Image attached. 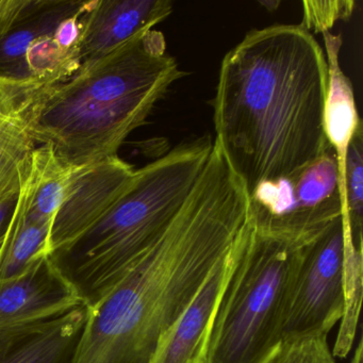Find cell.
<instances>
[{
    "label": "cell",
    "mask_w": 363,
    "mask_h": 363,
    "mask_svg": "<svg viewBox=\"0 0 363 363\" xmlns=\"http://www.w3.org/2000/svg\"><path fill=\"white\" fill-rule=\"evenodd\" d=\"M55 86L37 79L0 82V124L28 121L33 107Z\"/></svg>",
    "instance_id": "cell-18"
},
{
    "label": "cell",
    "mask_w": 363,
    "mask_h": 363,
    "mask_svg": "<svg viewBox=\"0 0 363 363\" xmlns=\"http://www.w3.org/2000/svg\"><path fill=\"white\" fill-rule=\"evenodd\" d=\"M18 195H20V193L0 199V250H1V246H3L4 241H5L6 233H7L12 214H13L14 209H16Z\"/></svg>",
    "instance_id": "cell-22"
},
{
    "label": "cell",
    "mask_w": 363,
    "mask_h": 363,
    "mask_svg": "<svg viewBox=\"0 0 363 363\" xmlns=\"http://www.w3.org/2000/svg\"><path fill=\"white\" fill-rule=\"evenodd\" d=\"M327 86L324 50L301 25L254 29L227 52L212 99L213 143L248 196L331 150L324 130Z\"/></svg>",
    "instance_id": "cell-2"
},
{
    "label": "cell",
    "mask_w": 363,
    "mask_h": 363,
    "mask_svg": "<svg viewBox=\"0 0 363 363\" xmlns=\"http://www.w3.org/2000/svg\"><path fill=\"white\" fill-rule=\"evenodd\" d=\"M52 225L39 224L27 218L18 195L1 250L0 280L22 275L50 255Z\"/></svg>",
    "instance_id": "cell-15"
},
{
    "label": "cell",
    "mask_w": 363,
    "mask_h": 363,
    "mask_svg": "<svg viewBox=\"0 0 363 363\" xmlns=\"http://www.w3.org/2000/svg\"><path fill=\"white\" fill-rule=\"evenodd\" d=\"M212 148L211 135H203L135 169L125 192L94 225L50 252V260L86 309L124 279L164 235Z\"/></svg>",
    "instance_id": "cell-4"
},
{
    "label": "cell",
    "mask_w": 363,
    "mask_h": 363,
    "mask_svg": "<svg viewBox=\"0 0 363 363\" xmlns=\"http://www.w3.org/2000/svg\"><path fill=\"white\" fill-rule=\"evenodd\" d=\"M342 218L335 152L292 175L258 184L248 196L247 222L255 230L303 247Z\"/></svg>",
    "instance_id": "cell-6"
},
{
    "label": "cell",
    "mask_w": 363,
    "mask_h": 363,
    "mask_svg": "<svg viewBox=\"0 0 363 363\" xmlns=\"http://www.w3.org/2000/svg\"><path fill=\"white\" fill-rule=\"evenodd\" d=\"M86 1L39 0L37 8L0 39V77L29 79L25 71V57L40 38L52 35L62 21L84 7Z\"/></svg>",
    "instance_id": "cell-14"
},
{
    "label": "cell",
    "mask_w": 363,
    "mask_h": 363,
    "mask_svg": "<svg viewBox=\"0 0 363 363\" xmlns=\"http://www.w3.org/2000/svg\"><path fill=\"white\" fill-rule=\"evenodd\" d=\"M173 12L171 0H93L82 16L79 67L103 58Z\"/></svg>",
    "instance_id": "cell-11"
},
{
    "label": "cell",
    "mask_w": 363,
    "mask_h": 363,
    "mask_svg": "<svg viewBox=\"0 0 363 363\" xmlns=\"http://www.w3.org/2000/svg\"><path fill=\"white\" fill-rule=\"evenodd\" d=\"M269 363H335L328 335H311L282 343Z\"/></svg>",
    "instance_id": "cell-20"
},
{
    "label": "cell",
    "mask_w": 363,
    "mask_h": 363,
    "mask_svg": "<svg viewBox=\"0 0 363 363\" xmlns=\"http://www.w3.org/2000/svg\"><path fill=\"white\" fill-rule=\"evenodd\" d=\"M325 56L328 67V86L324 108V130L329 146L335 152L339 174V191L342 205V224L348 227L345 199V164L348 146L362 129L352 82L340 65L341 35L322 33Z\"/></svg>",
    "instance_id": "cell-13"
},
{
    "label": "cell",
    "mask_w": 363,
    "mask_h": 363,
    "mask_svg": "<svg viewBox=\"0 0 363 363\" xmlns=\"http://www.w3.org/2000/svg\"><path fill=\"white\" fill-rule=\"evenodd\" d=\"M135 173L133 165L118 156L73 167L67 196L52 222L50 252L94 225L120 199Z\"/></svg>",
    "instance_id": "cell-8"
},
{
    "label": "cell",
    "mask_w": 363,
    "mask_h": 363,
    "mask_svg": "<svg viewBox=\"0 0 363 363\" xmlns=\"http://www.w3.org/2000/svg\"><path fill=\"white\" fill-rule=\"evenodd\" d=\"M35 147L27 126L0 142V199L20 193Z\"/></svg>",
    "instance_id": "cell-16"
},
{
    "label": "cell",
    "mask_w": 363,
    "mask_h": 363,
    "mask_svg": "<svg viewBox=\"0 0 363 363\" xmlns=\"http://www.w3.org/2000/svg\"><path fill=\"white\" fill-rule=\"evenodd\" d=\"M342 218L301 250L284 318V342L326 335L343 315Z\"/></svg>",
    "instance_id": "cell-7"
},
{
    "label": "cell",
    "mask_w": 363,
    "mask_h": 363,
    "mask_svg": "<svg viewBox=\"0 0 363 363\" xmlns=\"http://www.w3.org/2000/svg\"><path fill=\"white\" fill-rule=\"evenodd\" d=\"M245 225L199 294L161 340L150 363H207L214 318L241 255Z\"/></svg>",
    "instance_id": "cell-9"
},
{
    "label": "cell",
    "mask_w": 363,
    "mask_h": 363,
    "mask_svg": "<svg viewBox=\"0 0 363 363\" xmlns=\"http://www.w3.org/2000/svg\"><path fill=\"white\" fill-rule=\"evenodd\" d=\"M39 0H0V39L37 8Z\"/></svg>",
    "instance_id": "cell-21"
},
{
    "label": "cell",
    "mask_w": 363,
    "mask_h": 363,
    "mask_svg": "<svg viewBox=\"0 0 363 363\" xmlns=\"http://www.w3.org/2000/svg\"><path fill=\"white\" fill-rule=\"evenodd\" d=\"M80 306L50 255L22 275L0 280V331L45 322Z\"/></svg>",
    "instance_id": "cell-10"
},
{
    "label": "cell",
    "mask_w": 363,
    "mask_h": 363,
    "mask_svg": "<svg viewBox=\"0 0 363 363\" xmlns=\"http://www.w3.org/2000/svg\"><path fill=\"white\" fill-rule=\"evenodd\" d=\"M301 26L313 33H329L339 21H346L354 10L352 0H303Z\"/></svg>",
    "instance_id": "cell-19"
},
{
    "label": "cell",
    "mask_w": 363,
    "mask_h": 363,
    "mask_svg": "<svg viewBox=\"0 0 363 363\" xmlns=\"http://www.w3.org/2000/svg\"><path fill=\"white\" fill-rule=\"evenodd\" d=\"M86 308L30 326L0 331V363H72Z\"/></svg>",
    "instance_id": "cell-12"
},
{
    "label": "cell",
    "mask_w": 363,
    "mask_h": 363,
    "mask_svg": "<svg viewBox=\"0 0 363 363\" xmlns=\"http://www.w3.org/2000/svg\"><path fill=\"white\" fill-rule=\"evenodd\" d=\"M186 76L161 31L135 35L52 86L33 107L27 129L67 165L118 156L174 82Z\"/></svg>",
    "instance_id": "cell-3"
},
{
    "label": "cell",
    "mask_w": 363,
    "mask_h": 363,
    "mask_svg": "<svg viewBox=\"0 0 363 363\" xmlns=\"http://www.w3.org/2000/svg\"><path fill=\"white\" fill-rule=\"evenodd\" d=\"M345 199L352 242L362 247L363 223V133L354 135L348 146L345 164Z\"/></svg>",
    "instance_id": "cell-17"
},
{
    "label": "cell",
    "mask_w": 363,
    "mask_h": 363,
    "mask_svg": "<svg viewBox=\"0 0 363 363\" xmlns=\"http://www.w3.org/2000/svg\"><path fill=\"white\" fill-rule=\"evenodd\" d=\"M279 4V1H263L262 5L267 7V10H273L272 9V6H275L277 8Z\"/></svg>",
    "instance_id": "cell-25"
},
{
    "label": "cell",
    "mask_w": 363,
    "mask_h": 363,
    "mask_svg": "<svg viewBox=\"0 0 363 363\" xmlns=\"http://www.w3.org/2000/svg\"><path fill=\"white\" fill-rule=\"evenodd\" d=\"M4 80H7V78L0 77V82H4Z\"/></svg>",
    "instance_id": "cell-26"
},
{
    "label": "cell",
    "mask_w": 363,
    "mask_h": 363,
    "mask_svg": "<svg viewBox=\"0 0 363 363\" xmlns=\"http://www.w3.org/2000/svg\"><path fill=\"white\" fill-rule=\"evenodd\" d=\"M28 124V121H12V122L0 124V142L7 139L12 133L24 128Z\"/></svg>",
    "instance_id": "cell-23"
},
{
    "label": "cell",
    "mask_w": 363,
    "mask_h": 363,
    "mask_svg": "<svg viewBox=\"0 0 363 363\" xmlns=\"http://www.w3.org/2000/svg\"><path fill=\"white\" fill-rule=\"evenodd\" d=\"M303 247L246 220L239 260L214 318L207 363H269L284 343L291 286Z\"/></svg>",
    "instance_id": "cell-5"
},
{
    "label": "cell",
    "mask_w": 363,
    "mask_h": 363,
    "mask_svg": "<svg viewBox=\"0 0 363 363\" xmlns=\"http://www.w3.org/2000/svg\"><path fill=\"white\" fill-rule=\"evenodd\" d=\"M247 209L245 186L214 145L164 235L86 309L72 363H150L161 340L235 243Z\"/></svg>",
    "instance_id": "cell-1"
},
{
    "label": "cell",
    "mask_w": 363,
    "mask_h": 363,
    "mask_svg": "<svg viewBox=\"0 0 363 363\" xmlns=\"http://www.w3.org/2000/svg\"><path fill=\"white\" fill-rule=\"evenodd\" d=\"M350 363H363V340L361 337L354 348V354L350 358Z\"/></svg>",
    "instance_id": "cell-24"
}]
</instances>
